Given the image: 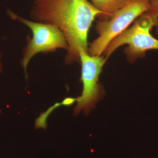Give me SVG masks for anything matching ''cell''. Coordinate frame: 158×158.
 <instances>
[{"label": "cell", "instance_id": "cell-3", "mask_svg": "<svg viewBox=\"0 0 158 158\" xmlns=\"http://www.w3.org/2000/svg\"><path fill=\"white\" fill-rule=\"evenodd\" d=\"M7 14L11 19L18 20L27 27L32 32V38L27 37V44L23 49L21 64L27 71L31 59L40 53L53 52L59 49H68L64 34L55 26L26 19L17 15L11 10Z\"/></svg>", "mask_w": 158, "mask_h": 158}, {"label": "cell", "instance_id": "cell-10", "mask_svg": "<svg viewBox=\"0 0 158 158\" xmlns=\"http://www.w3.org/2000/svg\"><path fill=\"white\" fill-rule=\"evenodd\" d=\"M148 1H151V0H148Z\"/></svg>", "mask_w": 158, "mask_h": 158}, {"label": "cell", "instance_id": "cell-9", "mask_svg": "<svg viewBox=\"0 0 158 158\" xmlns=\"http://www.w3.org/2000/svg\"><path fill=\"white\" fill-rule=\"evenodd\" d=\"M1 58H2V56H1V54L0 53V73L2 71V70L3 67L2 64V62H1Z\"/></svg>", "mask_w": 158, "mask_h": 158}, {"label": "cell", "instance_id": "cell-8", "mask_svg": "<svg viewBox=\"0 0 158 158\" xmlns=\"http://www.w3.org/2000/svg\"><path fill=\"white\" fill-rule=\"evenodd\" d=\"M77 101V98L71 97L66 98L62 102V105L68 106H70L73 105Z\"/></svg>", "mask_w": 158, "mask_h": 158}, {"label": "cell", "instance_id": "cell-1", "mask_svg": "<svg viewBox=\"0 0 158 158\" xmlns=\"http://www.w3.org/2000/svg\"><path fill=\"white\" fill-rule=\"evenodd\" d=\"M101 12L88 0H34L30 12L34 21L59 29L66 38V64L79 62V49L88 52L89 29Z\"/></svg>", "mask_w": 158, "mask_h": 158}, {"label": "cell", "instance_id": "cell-6", "mask_svg": "<svg viewBox=\"0 0 158 158\" xmlns=\"http://www.w3.org/2000/svg\"><path fill=\"white\" fill-rule=\"evenodd\" d=\"M92 4L101 12V20L110 19L130 0H91Z\"/></svg>", "mask_w": 158, "mask_h": 158}, {"label": "cell", "instance_id": "cell-7", "mask_svg": "<svg viewBox=\"0 0 158 158\" xmlns=\"http://www.w3.org/2000/svg\"><path fill=\"white\" fill-rule=\"evenodd\" d=\"M144 14L152 20L155 26L157 27V32H158V0H151L149 9Z\"/></svg>", "mask_w": 158, "mask_h": 158}, {"label": "cell", "instance_id": "cell-4", "mask_svg": "<svg viewBox=\"0 0 158 158\" xmlns=\"http://www.w3.org/2000/svg\"><path fill=\"white\" fill-rule=\"evenodd\" d=\"M155 24L151 19L143 14L136 20L131 27L114 38L109 43L103 53L108 59L119 47L128 44L124 53L127 60L135 62L138 58L145 56L147 51L158 50V40L151 34Z\"/></svg>", "mask_w": 158, "mask_h": 158}, {"label": "cell", "instance_id": "cell-2", "mask_svg": "<svg viewBox=\"0 0 158 158\" xmlns=\"http://www.w3.org/2000/svg\"><path fill=\"white\" fill-rule=\"evenodd\" d=\"M149 8L148 0H130L110 19L97 22L95 29L99 36L88 46V54L102 56L109 43Z\"/></svg>", "mask_w": 158, "mask_h": 158}, {"label": "cell", "instance_id": "cell-5", "mask_svg": "<svg viewBox=\"0 0 158 158\" xmlns=\"http://www.w3.org/2000/svg\"><path fill=\"white\" fill-rule=\"evenodd\" d=\"M79 54L81 64L83 90L81 96L77 98L73 112L75 115H78L81 111L88 115L104 95V90L98 83V79L107 59L103 56H90L83 48L79 49Z\"/></svg>", "mask_w": 158, "mask_h": 158}]
</instances>
